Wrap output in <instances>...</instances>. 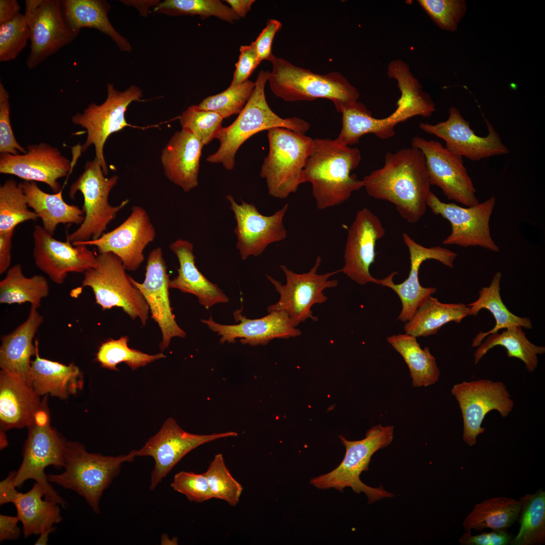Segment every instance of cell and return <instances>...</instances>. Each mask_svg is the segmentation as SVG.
<instances>
[{
  "label": "cell",
  "instance_id": "6da1fadb",
  "mask_svg": "<svg viewBox=\"0 0 545 545\" xmlns=\"http://www.w3.org/2000/svg\"><path fill=\"white\" fill-rule=\"evenodd\" d=\"M362 180L369 196L394 204L408 222L416 223L425 214L431 184L419 149L411 146L387 152L384 166Z\"/></svg>",
  "mask_w": 545,
  "mask_h": 545
},
{
  "label": "cell",
  "instance_id": "7a4b0ae2",
  "mask_svg": "<svg viewBox=\"0 0 545 545\" xmlns=\"http://www.w3.org/2000/svg\"><path fill=\"white\" fill-rule=\"evenodd\" d=\"M361 159L357 148L342 144L336 139H313L304 170V179L305 182L312 185V195L318 209L342 204L353 192L363 187L362 180L351 174Z\"/></svg>",
  "mask_w": 545,
  "mask_h": 545
},
{
  "label": "cell",
  "instance_id": "3957f363",
  "mask_svg": "<svg viewBox=\"0 0 545 545\" xmlns=\"http://www.w3.org/2000/svg\"><path fill=\"white\" fill-rule=\"evenodd\" d=\"M269 72L259 71L251 96L236 119L229 126L222 127L215 138L220 141L217 151L206 160L222 164L227 170L234 169L235 156L243 143L255 134L274 128H285L305 134L310 125L296 117L282 118L274 113L266 101L264 88Z\"/></svg>",
  "mask_w": 545,
  "mask_h": 545
},
{
  "label": "cell",
  "instance_id": "277c9868",
  "mask_svg": "<svg viewBox=\"0 0 545 545\" xmlns=\"http://www.w3.org/2000/svg\"><path fill=\"white\" fill-rule=\"evenodd\" d=\"M272 64L267 82L271 91L287 101H311L317 98L332 100L339 112L357 101L359 93L338 72L319 74L297 67L271 54Z\"/></svg>",
  "mask_w": 545,
  "mask_h": 545
},
{
  "label": "cell",
  "instance_id": "5b68a950",
  "mask_svg": "<svg viewBox=\"0 0 545 545\" xmlns=\"http://www.w3.org/2000/svg\"><path fill=\"white\" fill-rule=\"evenodd\" d=\"M136 450L127 455L103 456L88 452L76 442H67L64 471L47 475L49 482L75 491L84 498L93 512L100 513L99 502L103 492L119 474L122 464L132 462Z\"/></svg>",
  "mask_w": 545,
  "mask_h": 545
},
{
  "label": "cell",
  "instance_id": "8992f818",
  "mask_svg": "<svg viewBox=\"0 0 545 545\" xmlns=\"http://www.w3.org/2000/svg\"><path fill=\"white\" fill-rule=\"evenodd\" d=\"M268 153L260 175L269 195L284 199L305 183L304 170L312 149L311 137L285 128L267 130Z\"/></svg>",
  "mask_w": 545,
  "mask_h": 545
},
{
  "label": "cell",
  "instance_id": "52a82bcc",
  "mask_svg": "<svg viewBox=\"0 0 545 545\" xmlns=\"http://www.w3.org/2000/svg\"><path fill=\"white\" fill-rule=\"evenodd\" d=\"M394 429L392 425H375L367 431L363 439L359 441H348L340 435L346 448L343 460L332 471L311 479L310 483L320 489L334 488L342 492L346 487H350L357 494L365 493L369 504L393 497L382 486L372 487L366 485L360 480V475L363 471L369 470L373 454L392 442Z\"/></svg>",
  "mask_w": 545,
  "mask_h": 545
},
{
  "label": "cell",
  "instance_id": "ba28073f",
  "mask_svg": "<svg viewBox=\"0 0 545 545\" xmlns=\"http://www.w3.org/2000/svg\"><path fill=\"white\" fill-rule=\"evenodd\" d=\"M67 442L50 426L47 413L38 414L28 426L22 462L14 477L15 486L20 488L26 480L33 479L43 488L45 500L66 508L67 504L52 487L44 470L50 465L64 468Z\"/></svg>",
  "mask_w": 545,
  "mask_h": 545
},
{
  "label": "cell",
  "instance_id": "9c48e42d",
  "mask_svg": "<svg viewBox=\"0 0 545 545\" xmlns=\"http://www.w3.org/2000/svg\"><path fill=\"white\" fill-rule=\"evenodd\" d=\"M118 179L116 175L105 177L96 158L87 161L84 171L72 184L69 193L73 199L77 192L82 194L84 220L77 230L67 235V240L72 243L87 241L97 239L104 233L108 224L129 201L125 199L117 206H112L108 202L110 191Z\"/></svg>",
  "mask_w": 545,
  "mask_h": 545
},
{
  "label": "cell",
  "instance_id": "30bf717a",
  "mask_svg": "<svg viewBox=\"0 0 545 545\" xmlns=\"http://www.w3.org/2000/svg\"><path fill=\"white\" fill-rule=\"evenodd\" d=\"M142 93L137 86L131 85L124 91L115 88L111 83L107 84V97L105 100L98 105L89 104L82 113H77L71 118L72 123L86 130L87 138L84 143L77 148L71 160L73 168L79 155L91 145L95 147V156L100 164L104 175L108 173L105 162L103 148L105 141L113 133L121 131L126 127L141 128L128 124L125 119V113L128 106L134 101H141Z\"/></svg>",
  "mask_w": 545,
  "mask_h": 545
},
{
  "label": "cell",
  "instance_id": "8fae6325",
  "mask_svg": "<svg viewBox=\"0 0 545 545\" xmlns=\"http://www.w3.org/2000/svg\"><path fill=\"white\" fill-rule=\"evenodd\" d=\"M95 267L84 273L82 287H90L95 303L103 310L122 308L133 319L139 318L144 326L149 308L140 291L131 282L122 260L107 252L97 256Z\"/></svg>",
  "mask_w": 545,
  "mask_h": 545
},
{
  "label": "cell",
  "instance_id": "7c38bea8",
  "mask_svg": "<svg viewBox=\"0 0 545 545\" xmlns=\"http://www.w3.org/2000/svg\"><path fill=\"white\" fill-rule=\"evenodd\" d=\"M321 257L318 256L313 266L307 272L297 274L281 265V268L286 276V283L281 282L268 275L266 279L271 283L280 294L279 301L269 305L267 312L278 311L285 312L295 326L308 319L314 321L318 320L313 314L311 308L314 304L325 302L328 297L323 291L337 286V280H330L334 275L341 272V269L325 274H317L320 265Z\"/></svg>",
  "mask_w": 545,
  "mask_h": 545
},
{
  "label": "cell",
  "instance_id": "4fadbf2b",
  "mask_svg": "<svg viewBox=\"0 0 545 545\" xmlns=\"http://www.w3.org/2000/svg\"><path fill=\"white\" fill-rule=\"evenodd\" d=\"M396 110L383 119L373 117L364 104L357 101L343 108L342 126L336 139L344 145L357 144L364 135L372 133L382 139L395 134V126L414 116L430 117L433 113L431 105L417 95L407 92H401Z\"/></svg>",
  "mask_w": 545,
  "mask_h": 545
},
{
  "label": "cell",
  "instance_id": "5bb4252c",
  "mask_svg": "<svg viewBox=\"0 0 545 545\" xmlns=\"http://www.w3.org/2000/svg\"><path fill=\"white\" fill-rule=\"evenodd\" d=\"M451 392L461 411L463 440L470 447L476 445L477 437L485 431L481 425L488 412L496 410L504 418L514 407L511 396L502 382L486 379L463 381L455 385Z\"/></svg>",
  "mask_w": 545,
  "mask_h": 545
},
{
  "label": "cell",
  "instance_id": "9a60e30c",
  "mask_svg": "<svg viewBox=\"0 0 545 545\" xmlns=\"http://www.w3.org/2000/svg\"><path fill=\"white\" fill-rule=\"evenodd\" d=\"M496 198L469 207H462L454 203H445L431 191L426 205L435 215H440L451 224L450 234L443 241L444 245H455L463 247L479 246L494 252L499 247L493 239L489 220L496 204Z\"/></svg>",
  "mask_w": 545,
  "mask_h": 545
},
{
  "label": "cell",
  "instance_id": "2e32d148",
  "mask_svg": "<svg viewBox=\"0 0 545 545\" xmlns=\"http://www.w3.org/2000/svg\"><path fill=\"white\" fill-rule=\"evenodd\" d=\"M411 146L423 154L431 185L439 187L449 200L467 207L479 202L462 156L452 153L438 141L419 136L412 139Z\"/></svg>",
  "mask_w": 545,
  "mask_h": 545
},
{
  "label": "cell",
  "instance_id": "e0dca14e",
  "mask_svg": "<svg viewBox=\"0 0 545 545\" xmlns=\"http://www.w3.org/2000/svg\"><path fill=\"white\" fill-rule=\"evenodd\" d=\"M30 30V53L26 60L32 69L76 37L67 26L58 0H27L24 14Z\"/></svg>",
  "mask_w": 545,
  "mask_h": 545
},
{
  "label": "cell",
  "instance_id": "ac0fdd59",
  "mask_svg": "<svg viewBox=\"0 0 545 545\" xmlns=\"http://www.w3.org/2000/svg\"><path fill=\"white\" fill-rule=\"evenodd\" d=\"M235 431L198 434L183 430L173 418H168L158 432L151 437L144 446L136 450L137 456H150L154 460L151 472L150 489L153 490L174 467L197 447L210 442L236 437Z\"/></svg>",
  "mask_w": 545,
  "mask_h": 545
},
{
  "label": "cell",
  "instance_id": "d6986e66",
  "mask_svg": "<svg viewBox=\"0 0 545 545\" xmlns=\"http://www.w3.org/2000/svg\"><path fill=\"white\" fill-rule=\"evenodd\" d=\"M155 236V228L146 210L134 205L129 216L114 230L97 239L72 244L92 245L99 253H112L122 260L126 270L135 271L144 260V249Z\"/></svg>",
  "mask_w": 545,
  "mask_h": 545
},
{
  "label": "cell",
  "instance_id": "ffe728a7",
  "mask_svg": "<svg viewBox=\"0 0 545 545\" xmlns=\"http://www.w3.org/2000/svg\"><path fill=\"white\" fill-rule=\"evenodd\" d=\"M226 198L236 222L234 229L237 239L236 248L242 260L250 256H258L269 244L286 238L287 232L283 220L288 204L273 214L266 216L260 213L254 204L242 201L239 204L231 195Z\"/></svg>",
  "mask_w": 545,
  "mask_h": 545
},
{
  "label": "cell",
  "instance_id": "44dd1931",
  "mask_svg": "<svg viewBox=\"0 0 545 545\" xmlns=\"http://www.w3.org/2000/svg\"><path fill=\"white\" fill-rule=\"evenodd\" d=\"M485 121L488 134L484 137L478 136L458 110L452 106L446 121L435 124L421 122L419 126L424 132L444 140L445 147L452 153L472 160L508 153L509 150L498 132L487 120L485 119Z\"/></svg>",
  "mask_w": 545,
  "mask_h": 545
},
{
  "label": "cell",
  "instance_id": "7402d4cb",
  "mask_svg": "<svg viewBox=\"0 0 545 545\" xmlns=\"http://www.w3.org/2000/svg\"><path fill=\"white\" fill-rule=\"evenodd\" d=\"M32 236L35 265L57 284H63L70 272L84 274L97 265V256L87 245L58 240L37 225Z\"/></svg>",
  "mask_w": 545,
  "mask_h": 545
},
{
  "label": "cell",
  "instance_id": "603a6c76",
  "mask_svg": "<svg viewBox=\"0 0 545 545\" xmlns=\"http://www.w3.org/2000/svg\"><path fill=\"white\" fill-rule=\"evenodd\" d=\"M402 237L410 255V270L408 277L402 283L396 284L393 278L397 272L394 271L386 278L378 280L379 285L391 288L399 297L402 308L398 319L406 322L412 318L419 306L437 292L435 288L424 287L420 284L419 269L422 262L427 259H434L447 266L453 267L457 255L439 246L424 247L405 233L402 234Z\"/></svg>",
  "mask_w": 545,
  "mask_h": 545
},
{
  "label": "cell",
  "instance_id": "cb8c5ba5",
  "mask_svg": "<svg viewBox=\"0 0 545 545\" xmlns=\"http://www.w3.org/2000/svg\"><path fill=\"white\" fill-rule=\"evenodd\" d=\"M26 149L21 154L1 153L0 173L44 183L54 193L61 190L58 180L70 174L71 161L46 143L30 144Z\"/></svg>",
  "mask_w": 545,
  "mask_h": 545
},
{
  "label": "cell",
  "instance_id": "d4e9b609",
  "mask_svg": "<svg viewBox=\"0 0 545 545\" xmlns=\"http://www.w3.org/2000/svg\"><path fill=\"white\" fill-rule=\"evenodd\" d=\"M131 282L141 292L147 302L151 313V317L158 324L162 333L159 344L161 351L166 349L174 337L184 338L185 332L177 324L172 313L169 298V275L160 247L153 249L149 253L145 279L140 283L129 276Z\"/></svg>",
  "mask_w": 545,
  "mask_h": 545
},
{
  "label": "cell",
  "instance_id": "484cf974",
  "mask_svg": "<svg viewBox=\"0 0 545 545\" xmlns=\"http://www.w3.org/2000/svg\"><path fill=\"white\" fill-rule=\"evenodd\" d=\"M385 233L381 221L369 209L359 210L348 231L341 272L359 285H379L369 268L375 261L376 242Z\"/></svg>",
  "mask_w": 545,
  "mask_h": 545
},
{
  "label": "cell",
  "instance_id": "4316f807",
  "mask_svg": "<svg viewBox=\"0 0 545 545\" xmlns=\"http://www.w3.org/2000/svg\"><path fill=\"white\" fill-rule=\"evenodd\" d=\"M242 308L233 312L238 324L227 325L215 322L211 316L201 321L208 328L221 336L220 343L236 342L237 338L244 345L255 346L267 344L275 339H289L299 336L301 331L295 326L289 316L283 311H274L262 318H247Z\"/></svg>",
  "mask_w": 545,
  "mask_h": 545
},
{
  "label": "cell",
  "instance_id": "83f0119b",
  "mask_svg": "<svg viewBox=\"0 0 545 545\" xmlns=\"http://www.w3.org/2000/svg\"><path fill=\"white\" fill-rule=\"evenodd\" d=\"M203 146L193 133L182 129L174 133L161 152V161L166 176L185 192L198 185Z\"/></svg>",
  "mask_w": 545,
  "mask_h": 545
},
{
  "label": "cell",
  "instance_id": "f1b7e54d",
  "mask_svg": "<svg viewBox=\"0 0 545 545\" xmlns=\"http://www.w3.org/2000/svg\"><path fill=\"white\" fill-rule=\"evenodd\" d=\"M39 395L26 380L0 373V421L2 431L29 426L42 407Z\"/></svg>",
  "mask_w": 545,
  "mask_h": 545
},
{
  "label": "cell",
  "instance_id": "f546056e",
  "mask_svg": "<svg viewBox=\"0 0 545 545\" xmlns=\"http://www.w3.org/2000/svg\"><path fill=\"white\" fill-rule=\"evenodd\" d=\"M170 248L179 262L178 275L170 280V288L195 295L199 303L207 309L216 304L229 301L222 290L209 281L196 267L192 243L178 239L170 244Z\"/></svg>",
  "mask_w": 545,
  "mask_h": 545
},
{
  "label": "cell",
  "instance_id": "4dcf8cb0",
  "mask_svg": "<svg viewBox=\"0 0 545 545\" xmlns=\"http://www.w3.org/2000/svg\"><path fill=\"white\" fill-rule=\"evenodd\" d=\"M43 321L37 309L31 307L27 319L12 333L1 337L0 367L2 370L20 377L29 384L30 358L37 345L33 339Z\"/></svg>",
  "mask_w": 545,
  "mask_h": 545
},
{
  "label": "cell",
  "instance_id": "1f68e13d",
  "mask_svg": "<svg viewBox=\"0 0 545 545\" xmlns=\"http://www.w3.org/2000/svg\"><path fill=\"white\" fill-rule=\"evenodd\" d=\"M35 359L31 361L29 382L40 396L49 394L62 399L75 394L83 386V378L79 368L74 363L67 365L39 356L38 343Z\"/></svg>",
  "mask_w": 545,
  "mask_h": 545
},
{
  "label": "cell",
  "instance_id": "d6a6232c",
  "mask_svg": "<svg viewBox=\"0 0 545 545\" xmlns=\"http://www.w3.org/2000/svg\"><path fill=\"white\" fill-rule=\"evenodd\" d=\"M65 21L77 37L82 28H94L110 36L123 51L130 52L129 42L119 33L111 24L108 13L110 4L103 0L60 1Z\"/></svg>",
  "mask_w": 545,
  "mask_h": 545
},
{
  "label": "cell",
  "instance_id": "836d02e7",
  "mask_svg": "<svg viewBox=\"0 0 545 545\" xmlns=\"http://www.w3.org/2000/svg\"><path fill=\"white\" fill-rule=\"evenodd\" d=\"M21 183L28 206L41 219L42 227L51 235H53L59 224L80 225L83 222L84 211L76 205L66 203L62 189L48 194L40 189L35 182Z\"/></svg>",
  "mask_w": 545,
  "mask_h": 545
},
{
  "label": "cell",
  "instance_id": "e575fe53",
  "mask_svg": "<svg viewBox=\"0 0 545 545\" xmlns=\"http://www.w3.org/2000/svg\"><path fill=\"white\" fill-rule=\"evenodd\" d=\"M42 487L35 483L26 493L19 492L13 501L20 521L23 525L25 537L38 535L54 524L60 523L63 518L59 504L45 500Z\"/></svg>",
  "mask_w": 545,
  "mask_h": 545
},
{
  "label": "cell",
  "instance_id": "d590c367",
  "mask_svg": "<svg viewBox=\"0 0 545 545\" xmlns=\"http://www.w3.org/2000/svg\"><path fill=\"white\" fill-rule=\"evenodd\" d=\"M501 278L500 271L495 273L490 284L479 291L477 299L467 305L470 308L469 315L476 316L481 309H485L492 313L496 321L495 326L490 330L479 332L476 335L472 342V347H477L486 336L497 333L502 329L517 326L527 329L532 328L530 318L512 313L503 303L500 294Z\"/></svg>",
  "mask_w": 545,
  "mask_h": 545
},
{
  "label": "cell",
  "instance_id": "8d00e7d4",
  "mask_svg": "<svg viewBox=\"0 0 545 545\" xmlns=\"http://www.w3.org/2000/svg\"><path fill=\"white\" fill-rule=\"evenodd\" d=\"M470 308L463 303H444L436 298L428 297L405 322L406 334L415 337L435 335L445 324L460 323L469 315Z\"/></svg>",
  "mask_w": 545,
  "mask_h": 545
},
{
  "label": "cell",
  "instance_id": "74e56055",
  "mask_svg": "<svg viewBox=\"0 0 545 545\" xmlns=\"http://www.w3.org/2000/svg\"><path fill=\"white\" fill-rule=\"evenodd\" d=\"M387 341L408 365L413 387H427L438 381L440 370L435 358L428 347L421 348L416 337L407 334L395 335L388 337Z\"/></svg>",
  "mask_w": 545,
  "mask_h": 545
},
{
  "label": "cell",
  "instance_id": "f35d334b",
  "mask_svg": "<svg viewBox=\"0 0 545 545\" xmlns=\"http://www.w3.org/2000/svg\"><path fill=\"white\" fill-rule=\"evenodd\" d=\"M520 502L506 497L488 499L477 503L464 518L462 526L465 531L505 530L518 518Z\"/></svg>",
  "mask_w": 545,
  "mask_h": 545
},
{
  "label": "cell",
  "instance_id": "ab89813d",
  "mask_svg": "<svg viewBox=\"0 0 545 545\" xmlns=\"http://www.w3.org/2000/svg\"><path fill=\"white\" fill-rule=\"evenodd\" d=\"M522 329L519 326L509 328L501 333L498 332L486 336L474 353V364H477L490 349L501 346L506 349L509 358L521 360L528 371H534L538 364L537 355L544 353L545 347L531 343Z\"/></svg>",
  "mask_w": 545,
  "mask_h": 545
},
{
  "label": "cell",
  "instance_id": "60d3db41",
  "mask_svg": "<svg viewBox=\"0 0 545 545\" xmlns=\"http://www.w3.org/2000/svg\"><path fill=\"white\" fill-rule=\"evenodd\" d=\"M49 293L46 278L41 275L26 277L20 264L13 265L0 282V303L12 304L29 302L31 307H39L41 300Z\"/></svg>",
  "mask_w": 545,
  "mask_h": 545
},
{
  "label": "cell",
  "instance_id": "b9f144b4",
  "mask_svg": "<svg viewBox=\"0 0 545 545\" xmlns=\"http://www.w3.org/2000/svg\"><path fill=\"white\" fill-rule=\"evenodd\" d=\"M518 516L520 528L511 545H540L545 542V491L521 497Z\"/></svg>",
  "mask_w": 545,
  "mask_h": 545
},
{
  "label": "cell",
  "instance_id": "7bdbcfd3",
  "mask_svg": "<svg viewBox=\"0 0 545 545\" xmlns=\"http://www.w3.org/2000/svg\"><path fill=\"white\" fill-rule=\"evenodd\" d=\"M22 183L11 178L0 187V233L15 229L19 224L36 221L38 215L29 209Z\"/></svg>",
  "mask_w": 545,
  "mask_h": 545
},
{
  "label": "cell",
  "instance_id": "ee69618b",
  "mask_svg": "<svg viewBox=\"0 0 545 545\" xmlns=\"http://www.w3.org/2000/svg\"><path fill=\"white\" fill-rule=\"evenodd\" d=\"M129 337L122 336L117 340L110 339L99 347L96 360L105 368L118 370L117 365L124 362L132 370H136L166 356L162 353L149 355L128 346Z\"/></svg>",
  "mask_w": 545,
  "mask_h": 545
},
{
  "label": "cell",
  "instance_id": "f6af8a7d",
  "mask_svg": "<svg viewBox=\"0 0 545 545\" xmlns=\"http://www.w3.org/2000/svg\"><path fill=\"white\" fill-rule=\"evenodd\" d=\"M154 11L167 15H198L201 19L210 16L234 23L240 18L232 9L219 0H165L159 2Z\"/></svg>",
  "mask_w": 545,
  "mask_h": 545
},
{
  "label": "cell",
  "instance_id": "bcb514c9",
  "mask_svg": "<svg viewBox=\"0 0 545 545\" xmlns=\"http://www.w3.org/2000/svg\"><path fill=\"white\" fill-rule=\"evenodd\" d=\"M255 82L247 80L236 86L204 98L196 105L198 108L219 114L223 119L239 114L251 96Z\"/></svg>",
  "mask_w": 545,
  "mask_h": 545
},
{
  "label": "cell",
  "instance_id": "7dc6e473",
  "mask_svg": "<svg viewBox=\"0 0 545 545\" xmlns=\"http://www.w3.org/2000/svg\"><path fill=\"white\" fill-rule=\"evenodd\" d=\"M204 474L213 498L224 500L232 507L238 504L243 487L231 475L222 454L214 456Z\"/></svg>",
  "mask_w": 545,
  "mask_h": 545
},
{
  "label": "cell",
  "instance_id": "c3c4849f",
  "mask_svg": "<svg viewBox=\"0 0 545 545\" xmlns=\"http://www.w3.org/2000/svg\"><path fill=\"white\" fill-rule=\"evenodd\" d=\"M223 119L217 113L200 110L196 105L188 107L179 117L182 129L193 133L204 145L215 138Z\"/></svg>",
  "mask_w": 545,
  "mask_h": 545
},
{
  "label": "cell",
  "instance_id": "681fc988",
  "mask_svg": "<svg viewBox=\"0 0 545 545\" xmlns=\"http://www.w3.org/2000/svg\"><path fill=\"white\" fill-rule=\"evenodd\" d=\"M30 30L24 14L0 25V61L15 59L26 47Z\"/></svg>",
  "mask_w": 545,
  "mask_h": 545
},
{
  "label": "cell",
  "instance_id": "f907efd6",
  "mask_svg": "<svg viewBox=\"0 0 545 545\" xmlns=\"http://www.w3.org/2000/svg\"><path fill=\"white\" fill-rule=\"evenodd\" d=\"M418 3L441 28L449 31L457 29L464 15L466 3L462 0H418Z\"/></svg>",
  "mask_w": 545,
  "mask_h": 545
},
{
  "label": "cell",
  "instance_id": "816d5d0a",
  "mask_svg": "<svg viewBox=\"0 0 545 545\" xmlns=\"http://www.w3.org/2000/svg\"><path fill=\"white\" fill-rule=\"evenodd\" d=\"M171 486L192 502L202 503L213 498L204 473L180 471L174 476Z\"/></svg>",
  "mask_w": 545,
  "mask_h": 545
},
{
  "label": "cell",
  "instance_id": "f5cc1de1",
  "mask_svg": "<svg viewBox=\"0 0 545 545\" xmlns=\"http://www.w3.org/2000/svg\"><path fill=\"white\" fill-rule=\"evenodd\" d=\"M9 99V92L0 82V153H25L26 149L17 142L12 129Z\"/></svg>",
  "mask_w": 545,
  "mask_h": 545
},
{
  "label": "cell",
  "instance_id": "db71d44e",
  "mask_svg": "<svg viewBox=\"0 0 545 545\" xmlns=\"http://www.w3.org/2000/svg\"><path fill=\"white\" fill-rule=\"evenodd\" d=\"M260 63L253 46L242 45L239 59L230 86H237L248 80L253 71Z\"/></svg>",
  "mask_w": 545,
  "mask_h": 545
},
{
  "label": "cell",
  "instance_id": "11a10c76",
  "mask_svg": "<svg viewBox=\"0 0 545 545\" xmlns=\"http://www.w3.org/2000/svg\"><path fill=\"white\" fill-rule=\"evenodd\" d=\"M281 23L276 19H268L266 26L251 44L256 52L260 62L268 60L271 53V45L275 34L282 28Z\"/></svg>",
  "mask_w": 545,
  "mask_h": 545
},
{
  "label": "cell",
  "instance_id": "9f6ffc18",
  "mask_svg": "<svg viewBox=\"0 0 545 545\" xmlns=\"http://www.w3.org/2000/svg\"><path fill=\"white\" fill-rule=\"evenodd\" d=\"M512 538V535L505 530L483 532L475 535H472L471 531H465L459 541L462 545H508Z\"/></svg>",
  "mask_w": 545,
  "mask_h": 545
},
{
  "label": "cell",
  "instance_id": "6f0895ef",
  "mask_svg": "<svg viewBox=\"0 0 545 545\" xmlns=\"http://www.w3.org/2000/svg\"><path fill=\"white\" fill-rule=\"evenodd\" d=\"M20 520L17 516L0 515V542L5 540L17 539L21 535L18 526Z\"/></svg>",
  "mask_w": 545,
  "mask_h": 545
},
{
  "label": "cell",
  "instance_id": "680465c9",
  "mask_svg": "<svg viewBox=\"0 0 545 545\" xmlns=\"http://www.w3.org/2000/svg\"><path fill=\"white\" fill-rule=\"evenodd\" d=\"M15 229L0 233V274L7 271L11 262L12 240Z\"/></svg>",
  "mask_w": 545,
  "mask_h": 545
},
{
  "label": "cell",
  "instance_id": "91938a15",
  "mask_svg": "<svg viewBox=\"0 0 545 545\" xmlns=\"http://www.w3.org/2000/svg\"><path fill=\"white\" fill-rule=\"evenodd\" d=\"M16 471H11L8 476L0 482V505L13 503L17 490L14 483Z\"/></svg>",
  "mask_w": 545,
  "mask_h": 545
},
{
  "label": "cell",
  "instance_id": "94428289",
  "mask_svg": "<svg viewBox=\"0 0 545 545\" xmlns=\"http://www.w3.org/2000/svg\"><path fill=\"white\" fill-rule=\"evenodd\" d=\"M16 0H0V25L13 19L20 13Z\"/></svg>",
  "mask_w": 545,
  "mask_h": 545
},
{
  "label": "cell",
  "instance_id": "6125c7cd",
  "mask_svg": "<svg viewBox=\"0 0 545 545\" xmlns=\"http://www.w3.org/2000/svg\"><path fill=\"white\" fill-rule=\"evenodd\" d=\"M234 12L240 18H244L250 10L254 0H226Z\"/></svg>",
  "mask_w": 545,
  "mask_h": 545
},
{
  "label": "cell",
  "instance_id": "be15d7a7",
  "mask_svg": "<svg viewBox=\"0 0 545 545\" xmlns=\"http://www.w3.org/2000/svg\"><path fill=\"white\" fill-rule=\"evenodd\" d=\"M56 528L54 526H52L51 527H50L46 529L44 531H42L39 534V537H38L37 540L35 541L34 544L35 545H45V544H47V541H48V540L49 534L50 533L56 530Z\"/></svg>",
  "mask_w": 545,
  "mask_h": 545
}]
</instances>
